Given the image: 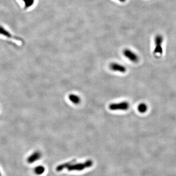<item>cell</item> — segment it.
Listing matches in <instances>:
<instances>
[{"label":"cell","mask_w":176,"mask_h":176,"mask_svg":"<svg viewBox=\"0 0 176 176\" xmlns=\"http://www.w3.org/2000/svg\"><path fill=\"white\" fill-rule=\"evenodd\" d=\"M110 68L113 71H118L121 73H124L126 71V68L125 67L118 63H111L110 65Z\"/></svg>","instance_id":"7"},{"label":"cell","mask_w":176,"mask_h":176,"mask_svg":"<svg viewBox=\"0 0 176 176\" xmlns=\"http://www.w3.org/2000/svg\"><path fill=\"white\" fill-rule=\"evenodd\" d=\"M24 2L25 9H28L32 6L34 3V0H22Z\"/></svg>","instance_id":"11"},{"label":"cell","mask_w":176,"mask_h":176,"mask_svg":"<svg viewBox=\"0 0 176 176\" xmlns=\"http://www.w3.org/2000/svg\"><path fill=\"white\" fill-rule=\"evenodd\" d=\"M163 37L161 35H157L155 38V47L154 49V54L156 57H160L162 55L163 53L162 44L163 43Z\"/></svg>","instance_id":"2"},{"label":"cell","mask_w":176,"mask_h":176,"mask_svg":"<svg viewBox=\"0 0 176 176\" xmlns=\"http://www.w3.org/2000/svg\"><path fill=\"white\" fill-rule=\"evenodd\" d=\"M119 1L121 2H125L126 1V0H119Z\"/></svg>","instance_id":"12"},{"label":"cell","mask_w":176,"mask_h":176,"mask_svg":"<svg viewBox=\"0 0 176 176\" xmlns=\"http://www.w3.org/2000/svg\"><path fill=\"white\" fill-rule=\"evenodd\" d=\"M0 35H2L8 38L13 39L14 40H17V41H21V42L23 41L22 39L12 34L8 30H6L4 27L1 25H0Z\"/></svg>","instance_id":"4"},{"label":"cell","mask_w":176,"mask_h":176,"mask_svg":"<svg viewBox=\"0 0 176 176\" xmlns=\"http://www.w3.org/2000/svg\"><path fill=\"white\" fill-rule=\"evenodd\" d=\"M123 53L124 55L132 62L136 63L139 61V56L130 49H124Z\"/></svg>","instance_id":"5"},{"label":"cell","mask_w":176,"mask_h":176,"mask_svg":"<svg viewBox=\"0 0 176 176\" xmlns=\"http://www.w3.org/2000/svg\"><path fill=\"white\" fill-rule=\"evenodd\" d=\"M41 157H42V154L41 152L38 151H36L34 152L27 158V162L29 164L34 163L35 161H37L38 160H39Z\"/></svg>","instance_id":"6"},{"label":"cell","mask_w":176,"mask_h":176,"mask_svg":"<svg viewBox=\"0 0 176 176\" xmlns=\"http://www.w3.org/2000/svg\"><path fill=\"white\" fill-rule=\"evenodd\" d=\"M0 176H2L1 172L0 171Z\"/></svg>","instance_id":"13"},{"label":"cell","mask_w":176,"mask_h":176,"mask_svg":"<svg viewBox=\"0 0 176 176\" xmlns=\"http://www.w3.org/2000/svg\"><path fill=\"white\" fill-rule=\"evenodd\" d=\"M69 99L71 102L75 104H78L80 102L81 99L79 97L74 94L69 95Z\"/></svg>","instance_id":"8"},{"label":"cell","mask_w":176,"mask_h":176,"mask_svg":"<svg viewBox=\"0 0 176 176\" xmlns=\"http://www.w3.org/2000/svg\"><path fill=\"white\" fill-rule=\"evenodd\" d=\"M45 170V169L44 167L41 165L38 166L34 168V172L36 175H41L43 174Z\"/></svg>","instance_id":"9"},{"label":"cell","mask_w":176,"mask_h":176,"mask_svg":"<svg viewBox=\"0 0 176 176\" xmlns=\"http://www.w3.org/2000/svg\"><path fill=\"white\" fill-rule=\"evenodd\" d=\"M138 111L140 113H145L147 111L148 107H147L146 104L142 103H140L138 106Z\"/></svg>","instance_id":"10"},{"label":"cell","mask_w":176,"mask_h":176,"mask_svg":"<svg viewBox=\"0 0 176 176\" xmlns=\"http://www.w3.org/2000/svg\"><path fill=\"white\" fill-rule=\"evenodd\" d=\"M129 103L127 101L120 102L116 103H112L109 105V109L112 111H126L129 108Z\"/></svg>","instance_id":"3"},{"label":"cell","mask_w":176,"mask_h":176,"mask_svg":"<svg viewBox=\"0 0 176 176\" xmlns=\"http://www.w3.org/2000/svg\"><path fill=\"white\" fill-rule=\"evenodd\" d=\"M92 161L91 160L84 163H75V161H72L60 165L56 168L57 171H61L64 169H68L69 171H81L86 168H89L92 165Z\"/></svg>","instance_id":"1"}]
</instances>
